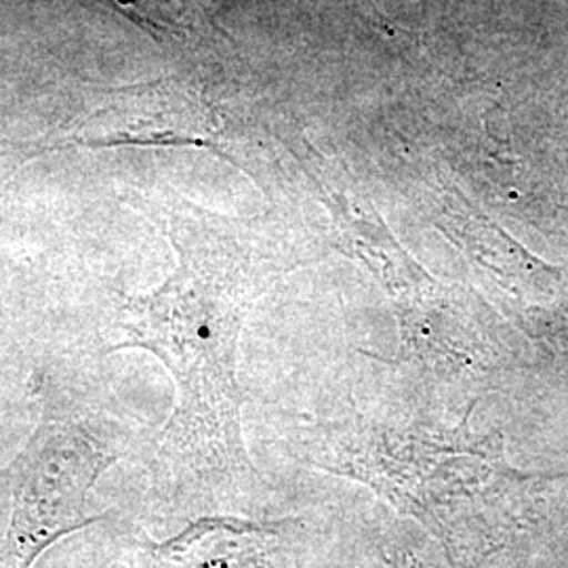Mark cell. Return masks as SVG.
<instances>
[{
	"mask_svg": "<svg viewBox=\"0 0 568 568\" xmlns=\"http://www.w3.org/2000/svg\"><path fill=\"white\" fill-rule=\"evenodd\" d=\"M178 267L152 293L126 297L122 339L161 358L178 386V405L156 443L154 466L178 480L246 485L255 476L244 447L239 339L264 288L253 248L213 222L163 211Z\"/></svg>",
	"mask_w": 568,
	"mask_h": 568,
	"instance_id": "6da1fadb",
	"label": "cell"
},
{
	"mask_svg": "<svg viewBox=\"0 0 568 568\" xmlns=\"http://www.w3.org/2000/svg\"><path fill=\"white\" fill-rule=\"evenodd\" d=\"M318 448L325 469L361 480L440 541L453 565H476L495 546L490 514L508 480L501 450L464 426L361 427Z\"/></svg>",
	"mask_w": 568,
	"mask_h": 568,
	"instance_id": "7a4b0ae2",
	"label": "cell"
},
{
	"mask_svg": "<svg viewBox=\"0 0 568 568\" xmlns=\"http://www.w3.org/2000/svg\"><path fill=\"white\" fill-rule=\"evenodd\" d=\"M119 459L87 426L44 419L9 466V525L2 568H34L42 554L100 520L91 508L98 480Z\"/></svg>",
	"mask_w": 568,
	"mask_h": 568,
	"instance_id": "3957f363",
	"label": "cell"
},
{
	"mask_svg": "<svg viewBox=\"0 0 568 568\" xmlns=\"http://www.w3.org/2000/svg\"><path fill=\"white\" fill-rule=\"evenodd\" d=\"M284 527L204 518L164 544H150L143 568H288Z\"/></svg>",
	"mask_w": 568,
	"mask_h": 568,
	"instance_id": "277c9868",
	"label": "cell"
}]
</instances>
